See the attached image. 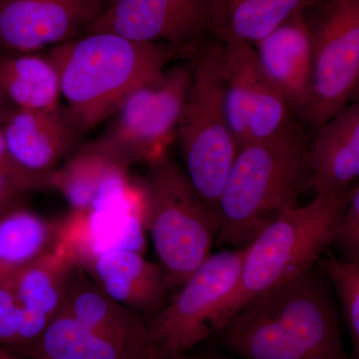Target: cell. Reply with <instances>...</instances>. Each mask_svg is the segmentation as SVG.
Returning a JSON list of instances; mask_svg holds the SVG:
<instances>
[{
	"label": "cell",
	"mask_w": 359,
	"mask_h": 359,
	"mask_svg": "<svg viewBox=\"0 0 359 359\" xmlns=\"http://www.w3.org/2000/svg\"><path fill=\"white\" fill-rule=\"evenodd\" d=\"M309 137L295 120L238 149L218 204L216 245L245 248L309 189Z\"/></svg>",
	"instance_id": "obj_2"
},
{
	"label": "cell",
	"mask_w": 359,
	"mask_h": 359,
	"mask_svg": "<svg viewBox=\"0 0 359 359\" xmlns=\"http://www.w3.org/2000/svg\"><path fill=\"white\" fill-rule=\"evenodd\" d=\"M0 171L6 172V173L23 180L26 183L30 184L35 191L50 189L51 174L35 175L28 173L14 163L13 158L9 154L8 149H7L4 128H2V122H0Z\"/></svg>",
	"instance_id": "obj_26"
},
{
	"label": "cell",
	"mask_w": 359,
	"mask_h": 359,
	"mask_svg": "<svg viewBox=\"0 0 359 359\" xmlns=\"http://www.w3.org/2000/svg\"><path fill=\"white\" fill-rule=\"evenodd\" d=\"M13 106L9 102L8 99L2 91L1 87H0V122L4 121V118L6 117L7 114L13 109Z\"/></svg>",
	"instance_id": "obj_29"
},
{
	"label": "cell",
	"mask_w": 359,
	"mask_h": 359,
	"mask_svg": "<svg viewBox=\"0 0 359 359\" xmlns=\"http://www.w3.org/2000/svg\"><path fill=\"white\" fill-rule=\"evenodd\" d=\"M77 259L101 292L141 316L158 313L171 299L173 289L166 273L139 250L108 249Z\"/></svg>",
	"instance_id": "obj_13"
},
{
	"label": "cell",
	"mask_w": 359,
	"mask_h": 359,
	"mask_svg": "<svg viewBox=\"0 0 359 359\" xmlns=\"http://www.w3.org/2000/svg\"><path fill=\"white\" fill-rule=\"evenodd\" d=\"M102 9L95 0H0V56L48 50L83 36Z\"/></svg>",
	"instance_id": "obj_12"
},
{
	"label": "cell",
	"mask_w": 359,
	"mask_h": 359,
	"mask_svg": "<svg viewBox=\"0 0 359 359\" xmlns=\"http://www.w3.org/2000/svg\"><path fill=\"white\" fill-rule=\"evenodd\" d=\"M313 44L311 103L316 130L349 105L359 81V0H325L304 11Z\"/></svg>",
	"instance_id": "obj_9"
},
{
	"label": "cell",
	"mask_w": 359,
	"mask_h": 359,
	"mask_svg": "<svg viewBox=\"0 0 359 359\" xmlns=\"http://www.w3.org/2000/svg\"><path fill=\"white\" fill-rule=\"evenodd\" d=\"M217 334L241 359H353L334 292L316 266L250 302Z\"/></svg>",
	"instance_id": "obj_1"
},
{
	"label": "cell",
	"mask_w": 359,
	"mask_h": 359,
	"mask_svg": "<svg viewBox=\"0 0 359 359\" xmlns=\"http://www.w3.org/2000/svg\"><path fill=\"white\" fill-rule=\"evenodd\" d=\"M325 0H211L212 36L217 41L250 45L283 21Z\"/></svg>",
	"instance_id": "obj_20"
},
{
	"label": "cell",
	"mask_w": 359,
	"mask_h": 359,
	"mask_svg": "<svg viewBox=\"0 0 359 359\" xmlns=\"http://www.w3.org/2000/svg\"><path fill=\"white\" fill-rule=\"evenodd\" d=\"M147 163L135 189L139 218L175 290L212 254L219 221L166 151Z\"/></svg>",
	"instance_id": "obj_5"
},
{
	"label": "cell",
	"mask_w": 359,
	"mask_h": 359,
	"mask_svg": "<svg viewBox=\"0 0 359 359\" xmlns=\"http://www.w3.org/2000/svg\"><path fill=\"white\" fill-rule=\"evenodd\" d=\"M196 359H235L229 358V356L224 355V354L217 353H207L202 354L199 358Z\"/></svg>",
	"instance_id": "obj_31"
},
{
	"label": "cell",
	"mask_w": 359,
	"mask_h": 359,
	"mask_svg": "<svg viewBox=\"0 0 359 359\" xmlns=\"http://www.w3.org/2000/svg\"><path fill=\"white\" fill-rule=\"evenodd\" d=\"M223 44L224 105L238 149L275 136L295 121L287 101L266 74L252 45Z\"/></svg>",
	"instance_id": "obj_11"
},
{
	"label": "cell",
	"mask_w": 359,
	"mask_h": 359,
	"mask_svg": "<svg viewBox=\"0 0 359 359\" xmlns=\"http://www.w3.org/2000/svg\"><path fill=\"white\" fill-rule=\"evenodd\" d=\"M32 191L35 190L30 184L13 175L0 171V199L18 201L21 196Z\"/></svg>",
	"instance_id": "obj_27"
},
{
	"label": "cell",
	"mask_w": 359,
	"mask_h": 359,
	"mask_svg": "<svg viewBox=\"0 0 359 359\" xmlns=\"http://www.w3.org/2000/svg\"><path fill=\"white\" fill-rule=\"evenodd\" d=\"M334 244H337L346 261L359 263V185L356 182L351 189L346 211L340 219Z\"/></svg>",
	"instance_id": "obj_25"
},
{
	"label": "cell",
	"mask_w": 359,
	"mask_h": 359,
	"mask_svg": "<svg viewBox=\"0 0 359 359\" xmlns=\"http://www.w3.org/2000/svg\"><path fill=\"white\" fill-rule=\"evenodd\" d=\"M309 188L318 192L351 188L359 177V104L347 105L309 137Z\"/></svg>",
	"instance_id": "obj_18"
},
{
	"label": "cell",
	"mask_w": 359,
	"mask_h": 359,
	"mask_svg": "<svg viewBox=\"0 0 359 359\" xmlns=\"http://www.w3.org/2000/svg\"><path fill=\"white\" fill-rule=\"evenodd\" d=\"M13 278L0 283V321L13 313L18 306Z\"/></svg>",
	"instance_id": "obj_28"
},
{
	"label": "cell",
	"mask_w": 359,
	"mask_h": 359,
	"mask_svg": "<svg viewBox=\"0 0 359 359\" xmlns=\"http://www.w3.org/2000/svg\"><path fill=\"white\" fill-rule=\"evenodd\" d=\"M252 47L292 115L304 124L313 80V44L304 11L290 16Z\"/></svg>",
	"instance_id": "obj_15"
},
{
	"label": "cell",
	"mask_w": 359,
	"mask_h": 359,
	"mask_svg": "<svg viewBox=\"0 0 359 359\" xmlns=\"http://www.w3.org/2000/svg\"><path fill=\"white\" fill-rule=\"evenodd\" d=\"M76 250L63 237L13 276L18 306L52 320L60 311L78 266Z\"/></svg>",
	"instance_id": "obj_19"
},
{
	"label": "cell",
	"mask_w": 359,
	"mask_h": 359,
	"mask_svg": "<svg viewBox=\"0 0 359 359\" xmlns=\"http://www.w3.org/2000/svg\"><path fill=\"white\" fill-rule=\"evenodd\" d=\"M16 203H18V201L0 199V219L4 218L7 212L15 209Z\"/></svg>",
	"instance_id": "obj_30"
},
{
	"label": "cell",
	"mask_w": 359,
	"mask_h": 359,
	"mask_svg": "<svg viewBox=\"0 0 359 359\" xmlns=\"http://www.w3.org/2000/svg\"><path fill=\"white\" fill-rule=\"evenodd\" d=\"M35 346L41 359H142L63 311L52 318Z\"/></svg>",
	"instance_id": "obj_23"
},
{
	"label": "cell",
	"mask_w": 359,
	"mask_h": 359,
	"mask_svg": "<svg viewBox=\"0 0 359 359\" xmlns=\"http://www.w3.org/2000/svg\"><path fill=\"white\" fill-rule=\"evenodd\" d=\"M0 87L14 108L49 109L60 104V80L45 51L0 56Z\"/></svg>",
	"instance_id": "obj_21"
},
{
	"label": "cell",
	"mask_w": 359,
	"mask_h": 359,
	"mask_svg": "<svg viewBox=\"0 0 359 359\" xmlns=\"http://www.w3.org/2000/svg\"><path fill=\"white\" fill-rule=\"evenodd\" d=\"M96 32L169 45L192 59L214 39L211 0H112L84 35Z\"/></svg>",
	"instance_id": "obj_10"
},
{
	"label": "cell",
	"mask_w": 359,
	"mask_h": 359,
	"mask_svg": "<svg viewBox=\"0 0 359 359\" xmlns=\"http://www.w3.org/2000/svg\"><path fill=\"white\" fill-rule=\"evenodd\" d=\"M176 138L187 177L218 218L219 197L238 151L224 105L222 42L212 39L196 58Z\"/></svg>",
	"instance_id": "obj_6"
},
{
	"label": "cell",
	"mask_w": 359,
	"mask_h": 359,
	"mask_svg": "<svg viewBox=\"0 0 359 359\" xmlns=\"http://www.w3.org/2000/svg\"><path fill=\"white\" fill-rule=\"evenodd\" d=\"M50 189L62 194L80 214L103 211L131 195L127 168L92 143L52 172Z\"/></svg>",
	"instance_id": "obj_16"
},
{
	"label": "cell",
	"mask_w": 359,
	"mask_h": 359,
	"mask_svg": "<svg viewBox=\"0 0 359 359\" xmlns=\"http://www.w3.org/2000/svg\"><path fill=\"white\" fill-rule=\"evenodd\" d=\"M196 58L167 66L130 92L91 143L127 169L166 151L176 137Z\"/></svg>",
	"instance_id": "obj_7"
},
{
	"label": "cell",
	"mask_w": 359,
	"mask_h": 359,
	"mask_svg": "<svg viewBox=\"0 0 359 359\" xmlns=\"http://www.w3.org/2000/svg\"><path fill=\"white\" fill-rule=\"evenodd\" d=\"M9 154L18 166L49 175L76 148L84 134L66 106L49 109L13 108L2 121Z\"/></svg>",
	"instance_id": "obj_14"
},
{
	"label": "cell",
	"mask_w": 359,
	"mask_h": 359,
	"mask_svg": "<svg viewBox=\"0 0 359 359\" xmlns=\"http://www.w3.org/2000/svg\"><path fill=\"white\" fill-rule=\"evenodd\" d=\"M353 187L316 193L309 204L282 212L245 247L238 287L219 313V330L250 302L316 266L334 243Z\"/></svg>",
	"instance_id": "obj_4"
},
{
	"label": "cell",
	"mask_w": 359,
	"mask_h": 359,
	"mask_svg": "<svg viewBox=\"0 0 359 359\" xmlns=\"http://www.w3.org/2000/svg\"><path fill=\"white\" fill-rule=\"evenodd\" d=\"M0 359H16L13 354L9 353L8 349L0 346Z\"/></svg>",
	"instance_id": "obj_32"
},
{
	"label": "cell",
	"mask_w": 359,
	"mask_h": 359,
	"mask_svg": "<svg viewBox=\"0 0 359 359\" xmlns=\"http://www.w3.org/2000/svg\"><path fill=\"white\" fill-rule=\"evenodd\" d=\"M62 226L20 208L7 212L0 219V283L57 244Z\"/></svg>",
	"instance_id": "obj_22"
},
{
	"label": "cell",
	"mask_w": 359,
	"mask_h": 359,
	"mask_svg": "<svg viewBox=\"0 0 359 359\" xmlns=\"http://www.w3.org/2000/svg\"><path fill=\"white\" fill-rule=\"evenodd\" d=\"M84 135L107 121L136 87L175 60H188L166 44L135 41L108 32L85 34L45 50Z\"/></svg>",
	"instance_id": "obj_3"
},
{
	"label": "cell",
	"mask_w": 359,
	"mask_h": 359,
	"mask_svg": "<svg viewBox=\"0 0 359 359\" xmlns=\"http://www.w3.org/2000/svg\"><path fill=\"white\" fill-rule=\"evenodd\" d=\"M95 1L99 2L104 8V6H107V4H110L112 0H95Z\"/></svg>",
	"instance_id": "obj_33"
},
{
	"label": "cell",
	"mask_w": 359,
	"mask_h": 359,
	"mask_svg": "<svg viewBox=\"0 0 359 359\" xmlns=\"http://www.w3.org/2000/svg\"><path fill=\"white\" fill-rule=\"evenodd\" d=\"M60 311L142 359H154L147 323L141 314L118 304L99 290L78 264Z\"/></svg>",
	"instance_id": "obj_17"
},
{
	"label": "cell",
	"mask_w": 359,
	"mask_h": 359,
	"mask_svg": "<svg viewBox=\"0 0 359 359\" xmlns=\"http://www.w3.org/2000/svg\"><path fill=\"white\" fill-rule=\"evenodd\" d=\"M245 248L211 254L147 323L154 359H182L219 330V313L237 289Z\"/></svg>",
	"instance_id": "obj_8"
},
{
	"label": "cell",
	"mask_w": 359,
	"mask_h": 359,
	"mask_svg": "<svg viewBox=\"0 0 359 359\" xmlns=\"http://www.w3.org/2000/svg\"><path fill=\"white\" fill-rule=\"evenodd\" d=\"M323 271L339 299L342 318L353 344V359L359 356V263L341 261L328 254L318 259Z\"/></svg>",
	"instance_id": "obj_24"
}]
</instances>
